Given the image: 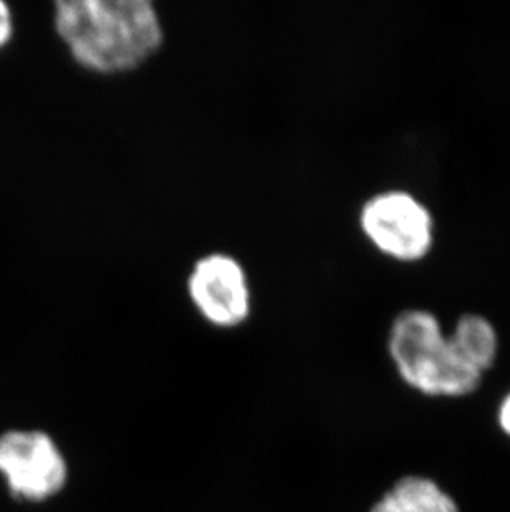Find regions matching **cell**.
I'll list each match as a JSON object with an SVG mask.
<instances>
[{"instance_id": "6da1fadb", "label": "cell", "mask_w": 510, "mask_h": 512, "mask_svg": "<svg viewBox=\"0 0 510 512\" xmlns=\"http://www.w3.org/2000/svg\"><path fill=\"white\" fill-rule=\"evenodd\" d=\"M53 29L78 67L102 77L135 72L164 44L151 0H57Z\"/></svg>"}, {"instance_id": "7a4b0ae2", "label": "cell", "mask_w": 510, "mask_h": 512, "mask_svg": "<svg viewBox=\"0 0 510 512\" xmlns=\"http://www.w3.org/2000/svg\"><path fill=\"white\" fill-rule=\"evenodd\" d=\"M386 345L401 380L421 395L462 398L481 387L484 375L462 360L433 310H400L391 320Z\"/></svg>"}, {"instance_id": "3957f363", "label": "cell", "mask_w": 510, "mask_h": 512, "mask_svg": "<svg viewBox=\"0 0 510 512\" xmlns=\"http://www.w3.org/2000/svg\"><path fill=\"white\" fill-rule=\"evenodd\" d=\"M358 226L376 251L400 262L421 261L436 239L433 211L408 189L371 194L358 211Z\"/></svg>"}, {"instance_id": "277c9868", "label": "cell", "mask_w": 510, "mask_h": 512, "mask_svg": "<svg viewBox=\"0 0 510 512\" xmlns=\"http://www.w3.org/2000/svg\"><path fill=\"white\" fill-rule=\"evenodd\" d=\"M0 474L15 498L42 503L65 488L68 466L44 431L12 430L0 435Z\"/></svg>"}, {"instance_id": "5b68a950", "label": "cell", "mask_w": 510, "mask_h": 512, "mask_svg": "<svg viewBox=\"0 0 510 512\" xmlns=\"http://www.w3.org/2000/svg\"><path fill=\"white\" fill-rule=\"evenodd\" d=\"M186 285L194 309L212 327L237 329L251 317L254 300L246 267L227 252L199 257Z\"/></svg>"}, {"instance_id": "8992f818", "label": "cell", "mask_w": 510, "mask_h": 512, "mask_svg": "<svg viewBox=\"0 0 510 512\" xmlns=\"http://www.w3.org/2000/svg\"><path fill=\"white\" fill-rule=\"evenodd\" d=\"M370 512H461L456 499L434 479L409 474L395 481Z\"/></svg>"}, {"instance_id": "52a82bcc", "label": "cell", "mask_w": 510, "mask_h": 512, "mask_svg": "<svg viewBox=\"0 0 510 512\" xmlns=\"http://www.w3.org/2000/svg\"><path fill=\"white\" fill-rule=\"evenodd\" d=\"M448 335L462 360L476 372L484 375L494 367L501 342L496 325L489 317L479 312H464Z\"/></svg>"}, {"instance_id": "ba28073f", "label": "cell", "mask_w": 510, "mask_h": 512, "mask_svg": "<svg viewBox=\"0 0 510 512\" xmlns=\"http://www.w3.org/2000/svg\"><path fill=\"white\" fill-rule=\"evenodd\" d=\"M15 20L9 4L0 0V50L14 37Z\"/></svg>"}, {"instance_id": "9c48e42d", "label": "cell", "mask_w": 510, "mask_h": 512, "mask_svg": "<svg viewBox=\"0 0 510 512\" xmlns=\"http://www.w3.org/2000/svg\"><path fill=\"white\" fill-rule=\"evenodd\" d=\"M497 423L499 428L504 431V435L510 438V392L504 395L499 408H497Z\"/></svg>"}]
</instances>
